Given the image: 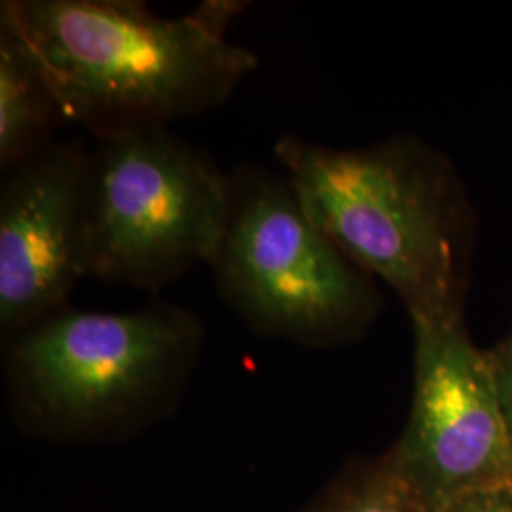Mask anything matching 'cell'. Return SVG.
Here are the masks:
<instances>
[{
  "mask_svg": "<svg viewBox=\"0 0 512 512\" xmlns=\"http://www.w3.org/2000/svg\"><path fill=\"white\" fill-rule=\"evenodd\" d=\"M304 512H429L393 454L351 465Z\"/></svg>",
  "mask_w": 512,
  "mask_h": 512,
  "instance_id": "9",
  "label": "cell"
},
{
  "mask_svg": "<svg viewBox=\"0 0 512 512\" xmlns=\"http://www.w3.org/2000/svg\"><path fill=\"white\" fill-rule=\"evenodd\" d=\"M488 361L492 366L499 403L503 408L505 423L512 444V325L495 348L488 349Z\"/></svg>",
  "mask_w": 512,
  "mask_h": 512,
  "instance_id": "10",
  "label": "cell"
},
{
  "mask_svg": "<svg viewBox=\"0 0 512 512\" xmlns=\"http://www.w3.org/2000/svg\"><path fill=\"white\" fill-rule=\"evenodd\" d=\"M211 270L220 300L262 338L306 348L363 336L382 306L376 279L311 219L285 173L239 165Z\"/></svg>",
  "mask_w": 512,
  "mask_h": 512,
  "instance_id": "4",
  "label": "cell"
},
{
  "mask_svg": "<svg viewBox=\"0 0 512 512\" xmlns=\"http://www.w3.org/2000/svg\"><path fill=\"white\" fill-rule=\"evenodd\" d=\"M274 154L311 219L393 289L410 321L463 315L471 217L435 148L404 135L363 148L283 135Z\"/></svg>",
  "mask_w": 512,
  "mask_h": 512,
  "instance_id": "2",
  "label": "cell"
},
{
  "mask_svg": "<svg viewBox=\"0 0 512 512\" xmlns=\"http://www.w3.org/2000/svg\"><path fill=\"white\" fill-rule=\"evenodd\" d=\"M243 6L207 0L162 18L135 0H4L0 21L37 61L65 122L101 141L222 107L258 67L226 37Z\"/></svg>",
  "mask_w": 512,
  "mask_h": 512,
  "instance_id": "1",
  "label": "cell"
},
{
  "mask_svg": "<svg viewBox=\"0 0 512 512\" xmlns=\"http://www.w3.org/2000/svg\"><path fill=\"white\" fill-rule=\"evenodd\" d=\"M414 393L408 421L389 448L429 512L463 495L512 488V444L488 351L465 317L412 321Z\"/></svg>",
  "mask_w": 512,
  "mask_h": 512,
  "instance_id": "6",
  "label": "cell"
},
{
  "mask_svg": "<svg viewBox=\"0 0 512 512\" xmlns=\"http://www.w3.org/2000/svg\"><path fill=\"white\" fill-rule=\"evenodd\" d=\"M205 325L188 308H65L6 336L4 380L19 429L52 442H116L175 414Z\"/></svg>",
  "mask_w": 512,
  "mask_h": 512,
  "instance_id": "3",
  "label": "cell"
},
{
  "mask_svg": "<svg viewBox=\"0 0 512 512\" xmlns=\"http://www.w3.org/2000/svg\"><path fill=\"white\" fill-rule=\"evenodd\" d=\"M67 124L37 61L0 21V173L35 156Z\"/></svg>",
  "mask_w": 512,
  "mask_h": 512,
  "instance_id": "8",
  "label": "cell"
},
{
  "mask_svg": "<svg viewBox=\"0 0 512 512\" xmlns=\"http://www.w3.org/2000/svg\"><path fill=\"white\" fill-rule=\"evenodd\" d=\"M90 147L55 139L2 173L0 184V329L4 336L69 308L90 279Z\"/></svg>",
  "mask_w": 512,
  "mask_h": 512,
  "instance_id": "7",
  "label": "cell"
},
{
  "mask_svg": "<svg viewBox=\"0 0 512 512\" xmlns=\"http://www.w3.org/2000/svg\"><path fill=\"white\" fill-rule=\"evenodd\" d=\"M440 512H512V488H490L463 495Z\"/></svg>",
  "mask_w": 512,
  "mask_h": 512,
  "instance_id": "11",
  "label": "cell"
},
{
  "mask_svg": "<svg viewBox=\"0 0 512 512\" xmlns=\"http://www.w3.org/2000/svg\"><path fill=\"white\" fill-rule=\"evenodd\" d=\"M234 205L232 175L169 128L95 141L88 164L90 279L148 293L211 268Z\"/></svg>",
  "mask_w": 512,
  "mask_h": 512,
  "instance_id": "5",
  "label": "cell"
}]
</instances>
